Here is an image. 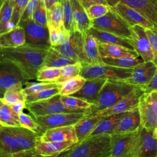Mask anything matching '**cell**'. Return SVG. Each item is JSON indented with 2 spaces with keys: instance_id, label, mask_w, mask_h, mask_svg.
<instances>
[{
  "instance_id": "cell-27",
  "label": "cell",
  "mask_w": 157,
  "mask_h": 157,
  "mask_svg": "<svg viewBox=\"0 0 157 157\" xmlns=\"http://www.w3.org/2000/svg\"><path fill=\"white\" fill-rule=\"evenodd\" d=\"M103 117L96 113H90L74 124L78 142L87 138Z\"/></svg>"
},
{
  "instance_id": "cell-2",
  "label": "cell",
  "mask_w": 157,
  "mask_h": 157,
  "mask_svg": "<svg viewBox=\"0 0 157 157\" xmlns=\"http://www.w3.org/2000/svg\"><path fill=\"white\" fill-rule=\"evenodd\" d=\"M136 87L123 80L107 79L103 85L98 99L88 109L90 113L106 109L123 99Z\"/></svg>"
},
{
  "instance_id": "cell-4",
  "label": "cell",
  "mask_w": 157,
  "mask_h": 157,
  "mask_svg": "<svg viewBox=\"0 0 157 157\" xmlns=\"http://www.w3.org/2000/svg\"><path fill=\"white\" fill-rule=\"evenodd\" d=\"M80 75L86 80L105 78L109 80H125L130 77L132 68H121L103 64H91L81 63Z\"/></svg>"
},
{
  "instance_id": "cell-36",
  "label": "cell",
  "mask_w": 157,
  "mask_h": 157,
  "mask_svg": "<svg viewBox=\"0 0 157 157\" xmlns=\"http://www.w3.org/2000/svg\"><path fill=\"white\" fill-rule=\"evenodd\" d=\"M104 63L121 68H132L136 66L145 62L140 57L123 58H102Z\"/></svg>"
},
{
  "instance_id": "cell-33",
  "label": "cell",
  "mask_w": 157,
  "mask_h": 157,
  "mask_svg": "<svg viewBox=\"0 0 157 157\" xmlns=\"http://www.w3.org/2000/svg\"><path fill=\"white\" fill-rule=\"evenodd\" d=\"M0 124L2 127L20 126L18 114L10 106L0 101Z\"/></svg>"
},
{
  "instance_id": "cell-50",
  "label": "cell",
  "mask_w": 157,
  "mask_h": 157,
  "mask_svg": "<svg viewBox=\"0 0 157 157\" xmlns=\"http://www.w3.org/2000/svg\"><path fill=\"white\" fill-rule=\"evenodd\" d=\"M145 32L149 39L153 53V62L157 66V29L156 28H145Z\"/></svg>"
},
{
  "instance_id": "cell-59",
  "label": "cell",
  "mask_w": 157,
  "mask_h": 157,
  "mask_svg": "<svg viewBox=\"0 0 157 157\" xmlns=\"http://www.w3.org/2000/svg\"><path fill=\"white\" fill-rule=\"evenodd\" d=\"M152 132H153V136L157 139V126L153 129V131Z\"/></svg>"
},
{
  "instance_id": "cell-61",
  "label": "cell",
  "mask_w": 157,
  "mask_h": 157,
  "mask_svg": "<svg viewBox=\"0 0 157 157\" xmlns=\"http://www.w3.org/2000/svg\"><path fill=\"white\" fill-rule=\"evenodd\" d=\"M111 157H114V156H111Z\"/></svg>"
},
{
  "instance_id": "cell-8",
  "label": "cell",
  "mask_w": 157,
  "mask_h": 157,
  "mask_svg": "<svg viewBox=\"0 0 157 157\" xmlns=\"http://www.w3.org/2000/svg\"><path fill=\"white\" fill-rule=\"evenodd\" d=\"M29 81L21 69L12 61L0 58L1 96L8 89L17 85H25Z\"/></svg>"
},
{
  "instance_id": "cell-24",
  "label": "cell",
  "mask_w": 157,
  "mask_h": 157,
  "mask_svg": "<svg viewBox=\"0 0 157 157\" xmlns=\"http://www.w3.org/2000/svg\"><path fill=\"white\" fill-rule=\"evenodd\" d=\"M83 63L91 64L104 63L100 54L98 42L93 36L88 33L83 34Z\"/></svg>"
},
{
  "instance_id": "cell-43",
  "label": "cell",
  "mask_w": 157,
  "mask_h": 157,
  "mask_svg": "<svg viewBox=\"0 0 157 157\" xmlns=\"http://www.w3.org/2000/svg\"><path fill=\"white\" fill-rule=\"evenodd\" d=\"M47 26L49 31V39L51 47L60 45L66 39L69 32L64 28L56 27L50 25Z\"/></svg>"
},
{
  "instance_id": "cell-30",
  "label": "cell",
  "mask_w": 157,
  "mask_h": 157,
  "mask_svg": "<svg viewBox=\"0 0 157 157\" xmlns=\"http://www.w3.org/2000/svg\"><path fill=\"white\" fill-rule=\"evenodd\" d=\"M126 113V112H125ZM125 113L104 117L98 123L94 129L89 136L97 135H110L113 134L114 130ZM88 136V137H89Z\"/></svg>"
},
{
  "instance_id": "cell-54",
  "label": "cell",
  "mask_w": 157,
  "mask_h": 157,
  "mask_svg": "<svg viewBox=\"0 0 157 157\" xmlns=\"http://www.w3.org/2000/svg\"><path fill=\"white\" fill-rule=\"evenodd\" d=\"M82 6L85 9V10L88 8L90 6L97 4H103L109 5L107 0H78Z\"/></svg>"
},
{
  "instance_id": "cell-9",
  "label": "cell",
  "mask_w": 157,
  "mask_h": 157,
  "mask_svg": "<svg viewBox=\"0 0 157 157\" xmlns=\"http://www.w3.org/2000/svg\"><path fill=\"white\" fill-rule=\"evenodd\" d=\"M88 114H90V112L61 113L46 116L35 117L34 118L39 124V129L38 134L40 136L48 129L75 124Z\"/></svg>"
},
{
  "instance_id": "cell-35",
  "label": "cell",
  "mask_w": 157,
  "mask_h": 157,
  "mask_svg": "<svg viewBox=\"0 0 157 157\" xmlns=\"http://www.w3.org/2000/svg\"><path fill=\"white\" fill-rule=\"evenodd\" d=\"M21 150L15 138L11 134L1 126L0 128V151L13 154Z\"/></svg>"
},
{
  "instance_id": "cell-44",
  "label": "cell",
  "mask_w": 157,
  "mask_h": 157,
  "mask_svg": "<svg viewBox=\"0 0 157 157\" xmlns=\"http://www.w3.org/2000/svg\"><path fill=\"white\" fill-rule=\"evenodd\" d=\"M63 10V25L65 29L69 32L74 31L72 9L70 0H63L61 1Z\"/></svg>"
},
{
  "instance_id": "cell-32",
  "label": "cell",
  "mask_w": 157,
  "mask_h": 157,
  "mask_svg": "<svg viewBox=\"0 0 157 157\" xmlns=\"http://www.w3.org/2000/svg\"><path fill=\"white\" fill-rule=\"evenodd\" d=\"M75 63L77 62L62 55L52 47H50L46 55L44 66L61 68L66 65L74 64Z\"/></svg>"
},
{
  "instance_id": "cell-19",
  "label": "cell",
  "mask_w": 157,
  "mask_h": 157,
  "mask_svg": "<svg viewBox=\"0 0 157 157\" xmlns=\"http://www.w3.org/2000/svg\"><path fill=\"white\" fill-rule=\"evenodd\" d=\"M3 128L12 135L21 150H34L36 140L39 136L37 132L21 126Z\"/></svg>"
},
{
  "instance_id": "cell-42",
  "label": "cell",
  "mask_w": 157,
  "mask_h": 157,
  "mask_svg": "<svg viewBox=\"0 0 157 157\" xmlns=\"http://www.w3.org/2000/svg\"><path fill=\"white\" fill-rule=\"evenodd\" d=\"M61 101L66 107L74 109L86 110L93 105L88 101L73 95L61 96Z\"/></svg>"
},
{
  "instance_id": "cell-21",
  "label": "cell",
  "mask_w": 157,
  "mask_h": 157,
  "mask_svg": "<svg viewBox=\"0 0 157 157\" xmlns=\"http://www.w3.org/2000/svg\"><path fill=\"white\" fill-rule=\"evenodd\" d=\"M70 1L72 9L74 31L84 34L93 27L92 20L89 18L85 9L78 0Z\"/></svg>"
},
{
  "instance_id": "cell-46",
  "label": "cell",
  "mask_w": 157,
  "mask_h": 157,
  "mask_svg": "<svg viewBox=\"0 0 157 157\" xmlns=\"http://www.w3.org/2000/svg\"><path fill=\"white\" fill-rule=\"evenodd\" d=\"M34 22L44 26H47V11L44 0H40L39 2L33 12L31 17Z\"/></svg>"
},
{
  "instance_id": "cell-23",
  "label": "cell",
  "mask_w": 157,
  "mask_h": 157,
  "mask_svg": "<svg viewBox=\"0 0 157 157\" xmlns=\"http://www.w3.org/2000/svg\"><path fill=\"white\" fill-rule=\"evenodd\" d=\"M134 157H157V139L152 131L142 128L140 144Z\"/></svg>"
},
{
  "instance_id": "cell-39",
  "label": "cell",
  "mask_w": 157,
  "mask_h": 157,
  "mask_svg": "<svg viewBox=\"0 0 157 157\" xmlns=\"http://www.w3.org/2000/svg\"><path fill=\"white\" fill-rule=\"evenodd\" d=\"M60 75V68L43 66L37 73L36 80L42 82L56 83Z\"/></svg>"
},
{
  "instance_id": "cell-31",
  "label": "cell",
  "mask_w": 157,
  "mask_h": 157,
  "mask_svg": "<svg viewBox=\"0 0 157 157\" xmlns=\"http://www.w3.org/2000/svg\"><path fill=\"white\" fill-rule=\"evenodd\" d=\"M15 0H1L0 34L13 28L11 20L13 12Z\"/></svg>"
},
{
  "instance_id": "cell-34",
  "label": "cell",
  "mask_w": 157,
  "mask_h": 157,
  "mask_svg": "<svg viewBox=\"0 0 157 157\" xmlns=\"http://www.w3.org/2000/svg\"><path fill=\"white\" fill-rule=\"evenodd\" d=\"M23 86V85L20 84L8 89L1 97L0 101L8 105L20 101L26 102V94Z\"/></svg>"
},
{
  "instance_id": "cell-52",
  "label": "cell",
  "mask_w": 157,
  "mask_h": 157,
  "mask_svg": "<svg viewBox=\"0 0 157 157\" xmlns=\"http://www.w3.org/2000/svg\"><path fill=\"white\" fill-rule=\"evenodd\" d=\"M144 93H148L152 91H157V69L156 73L151 81L145 85L141 87Z\"/></svg>"
},
{
  "instance_id": "cell-14",
  "label": "cell",
  "mask_w": 157,
  "mask_h": 157,
  "mask_svg": "<svg viewBox=\"0 0 157 157\" xmlns=\"http://www.w3.org/2000/svg\"><path fill=\"white\" fill-rule=\"evenodd\" d=\"M130 29L131 36L129 40L139 56L145 62L153 61V53L145 28L140 25H135L131 26Z\"/></svg>"
},
{
  "instance_id": "cell-10",
  "label": "cell",
  "mask_w": 157,
  "mask_h": 157,
  "mask_svg": "<svg viewBox=\"0 0 157 157\" xmlns=\"http://www.w3.org/2000/svg\"><path fill=\"white\" fill-rule=\"evenodd\" d=\"M138 107L142 126L153 131L157 126V91L144 93Z\"/></svg>"
},
{
  "instance_id": "cell-3",
  "label": "cell",
  "mask_w": 157,
  "mask_h": 157,
  "mask_svg": "<svg viewBox=\"0 0 157 157\" xmlns=\"http://www.w3.org/2000/svg\"><path fill=\"white\" fill-rule=\"evenodd\" d=\"M111 136H89L78 142L67 157H111Z\"/></svg>"
},
{
  "instance_id": "cell-29",
  "label": "cell",
  "mask_w": 157,
  "mask_h": 157,
  "mask_svg": "<svg viewBox=\"0 0 157 157\" xmlns=\"http://www.w3.org/2000/svg\"><path fill=\"white\" fill-rule=\"evenodd\" d=\"M101 56L102 58H123L139 57V55L134 50H131L120 45L98 42Z\"/></svg>"
},
{
  "instance_id": "cell-15",
  "label": "cell",
  "mask_w": 157,
  "mask_h": 157,
  "mask_svg": "<svg viewBox=\"0 0 157 157\" xmlns=\"http://www.w3.org/2000/svg\"><path fill=\"white\" fill-rule=\"evenodd\" d=\"M107 2L111 7L121 2L134 9L157 29V0H107Z\"/></svg>"
},
{
  "instance_id": "cell-11",
  "label": "cell",
  "mask_w": 157,
  "mask_h": 157,
  "mask_svg": "<svg viewBox=\"0 0 157 157\" xmlns=\"http://www.w3.org/2000/svg\"><path fill=\"white\" fill-rule=\"evenodd\" d=\"M83 34L78 31H72L69 33L66 39L60 45L52 47L75 62L83 63Z\"/></svg>"
},
{
  "instance_id": "cell-28",
  "label": "cell",
  "mask_w": 157,
  "mask_h": 157,
  "mask_svg": "<svg viewBox=\"0 0 157 157\" xmlns=\"http://www.w3.org/2000/svg\"><path fill=\"white\" fill-rule=\"evenodd\" d=\"M87 33L93 36L98 42L118 45L131 50H134L129 39L122 37L116 34L96 29L94 27H91Z\"/></svg>"
},
{
  "instance_id": "cell-7",
  "label": "cell",
  "mask_w": 157,
  "mask_h": 157,
  "mask_svg": "<svg viewBox=\"0 0 157 157\" xmlns=\"http://www.w3.org/2000/svg\"><path fill=\"white\" fill-rule=\"evenodd\" d=\"M93 27L130 39L131 26L111 9L105 15L92 20Z\"/></svg>"
},
{
  "instance_id": "cell-37",
  "label": "cell",
  "mask_w": 157,
  "mask_h": 157,
  "mask_svg": "<svg viewBox=\"0 0 157 157\" xmlns=\"http://www.w3.org/2000/svg\"><path fill=\"white\" fill-rule=\"evenodd\" d=\"M86 79L81 75H77L62 83L59 92L60 96L73 95L78 92L84 85Z\"/></svg>"
},
{
  "instance_id": "cell-45",
  "label": "cell",
  "mask_w": 157,
  "mask_h": 157,
  "mask_svg": "<svg viewBox=\"0 0 157 157\" xmlns=\"http://www.w3.org/2000/svg\"><path fill=\"white\" fill-rule=\"evenodd\" d=\"M59 83H50V82H27L25 85L24 90L25 92L27 95L34 94L37 92H39L40 91H42L44 90L49 88H53L55 87L58 85H59Z\"/></svg>"
},
{
  "instance_id": "cell-5",
  "label": "cell",
  "mask_w": 157,
  "mask_h": 157,
  "mask_svg": "<svg viewBox=\"0 0 157 157\" xmlns=\"http://www.w3.org/2000/svg\"><path fill=\"white\" fill-rule=\"evenodd\" d=\"M26 109L28 110L33 117L61 113H82L90 112L88 109H74L66 107L61 101V96L59 94L40 101L26 102Z\"/></svg>"
},
{
  "instance_id": "cell-20",
  "label": "cell",
  "mask_w": 157,
  "mask_h": 157,
  "mask_svg": "<svg viewBox=\"0 0 157 157\" xmlns=\"http://www.w3.org/2000/svg\"><path fill=\"white\" fill-rule=\"evenodd\" d=\"M142 128L139 107L126 112L118 123L113 134H128L139 131Z\"/></svg>"
},
{
  "instance_id": "cell-1",
  "label": "cell",
  "mask_w": 157,
  "mask_h": 157,
  "mask_svg": "<svg viewBox=\"0 0 157 157\" xmlns=\"http://www.w3.org/2000/svg\"><path fill=\"white\" fill-rule=\"evenodd\" d=\"M51 46L25 44L13 48H0V58L16 64L29 80H36L39 69L44 66V60Z\"/></svg>"
},
{
  "instance_id": "cell-51",
  "label": "cell",
  "mask_w": 157,
  "mask_h": 157,
  "mask_svg": "<svg viewBox=\"0 0 157 157\" xmlns=\"http://www.w3.org/2000/svg\"><path fill=\"white\" fill-rule=\"evenodd\" d=\"M40 0H29L25 12L22 15L21 20H26L28 19H31L32 15L34 10H36ZM20 20V21H21Z\"/></svg>"
},
{
  "instance_id": "cell-38",
  "label": "cell",
  "mask_w": 157,
  "mask_h": 157,
  "mask_svg": "<svg viewBox=\"0 0 157 157\" xmlns=\"http://www.w3.org/2000/svg\"><path fill=\"white\" fill-rule=\"evenodd\" d=\"M47 11L48 25L56 27L64 28L63 25V10L61 2H56Z\"/></svg>"
},
{
  "instance_id": "cell-48",
  "label": "cell",
  "mask_w": 157,
  "mask_h": 157,
  "mask_svg": "<svg viewBox=\"0 0 157 157\" xmlns=\"http://www.w3.org/2000/svg\"><path fill=\"white\" fill-rule=\"evenodd\" d=\"M110 7L109 5L97 4L90 6L86 9V11L89 18L93 20L105 15L110 11Z\"/></svg>"
},
{
  "instance_id": "cell-25",
  "label": "cell",
  "mask_w": 157,
  "mask_h": 157,
  "mask_svg": "<svg viewBox=\"0 0 157 157\" xmlns=\"http://www.w3.org/2000/svg\"><path fill=\"white\" fill-rule=\"evenodd\" d=\"M107 80L105 78L86 80L83 87L73 96L83 99L93 104L98 99L100 91Z\"/></svg>"
},
{
  "instance_id": "cell-53",
  "label": "cell",
  "mask_w": 157,
  "mask_h": 157,
  "mask_svg": "<svg viewBox=\"0 0 157 157\" xmlns=\"http://www.w3.org/2000/svg\"><path fill=\"white\" fill-rule=\"evenodd\" d=\"M34 150H21L12 154V157H36Z\"/></svg>"
},
{
  "instance_id": "cell-58",
  "label": "cell",
  "mask_w": 157,
  "mask_h": 157,
  "mask_svg": "<svg viewBox=\"0 0 157 157\" xmlns=\"http://www.w3.org/2000/svg\"><path fill=\"white\" fill-rule=\"evenodd\" d=\"M0 157H12V154L6 153L2 151H0Z\"/></svg>"
},
{
  "instance_id": "cell-40",
  "label": "cell",
  "mask_w": 157,
  "mask_h": 157,
  "mask_svg": "<svg viewBox=\"0 0 157 157\" xmlns=\"http://www.w3.org/2000/svg\"><path fill=\"white\" fill-rule=\"evenodd\" d=\"M81 67L82 64L80 62H77L74 64H68L61 67L60 68L61 75L56 81V83L62 84L69 79L80 75Z\"/></svg>"
},
{
  "instance_id": "cell-41",
  "label": "cell",
  "mask_w": 157,
  "mask_h": 157,
  "mask_svg": "<svg viewBox=\"0 0 157 157\" xmlns=\"http://www.w3.org/2000/svg\"><path fill=\"white\" fill-rule=\"evenodd\" d=\"M62 87V84H59V85L53 87L49 88L39 92L29 94L26 96V102H33L40 101L43 100H45L49 98H51L59 94V92L61 91Z\"/></svg>"
},
{
  "instance_id": "cell-47",
  "label": "cell",
  "mask_w": 157,
  "mask_h": 157,
  "mask_svg": "<svg viewBox=\"0 0 157 157\" xmlns=\"http://www.w3.org/2000/svg\"><path fill=\"white\" fill-rule=\"evenodd\" d=\"M29 1V0H15L13 12L11 20V25L13 28L19 25Z\"/></svg>"
},
{
  "instance_id": "cell-56",
  "label": "cell",
  "mask_w": 157,
  "mask_h": 157,
  "mask_svg": "<svg viewBox=\"0 0 157 157\" xmlns=\"http://www.w3.org/2000/svg\"><path fill=\"white\" fill-rule=\"evenodd\" d=\"M72 148L67 150L66 151H64L60 153L55 155H52V156H42V155H37V156L36 157H67L69 154L71 152Z\"/></svg>"
},
{
  "instance_id": "cell-16",
  "label": "cell",
  "mask_w": 157,
  "mask_h": 157,
  "mask_svg": "<svg viewBox=\"0 0 157 157\" xmlns=\"http://www.w3.org/2000/svg\"><path fill=\"white\" fill-rule=\"evenodd\" d=\"M156 69L157 66L153 61L144 62L132 67L130 77L123 81L141 88L151 81Z\"/></svg>"
},
{
  "instance_id": "cell-60",
  "label": "cell",
  "mask_w": 157,
  "mask_h": 157,
  "mask_svg": "<svg viewBox=\"0 0 157 157\" xmlns=\"http://www.w3.org/2000/svg\"><path fill=\"white\" fill-rule=\"evenodd\" d=\"M63 0H56V2H61Z\"/></svg>"
},
{
  "instance_id": "cell-57",
  "label": "cell",
  "mask_w": 157,
  "mask_h": 157,
  "mask_svg": "<svg viewBox=\"0 0 157 157\" xmlns=\"http://www.w3.org/2000/svg\"><path fill=\"white\" fill-rule=\"evenodd\" d=\"M44 2L45 4L47 10H48L50 9L56 2V0H44Z\"/></svg>"
},
{
  "instance_id": "cell-18",
  "label": "cell",
  "mask_w": 157,
  "mask_h": 157,
  "mask_svg": "<svg viewBox=\"0 0 157 157\" xmlns=\"http://www.w3.org/2000/svg\"><path fill=\"white\" fill-rule=\"evenodd\" d=\"M43 142H66L78 143L74 124L47 129L39 136Z\"/></svg>"
},
{
  "instance_id": "cell-22",
  "label": "cell",
  "mask_w": 157,
  "mask_h": 157,
  "mask_svg": "<svg viewBox=\"0 0 157 157\" xmlns=\"http://www.w3.org/2000/svg\"><path fill=\"white\" fill-rule=\"evenodd\" d=\"M77 144V143L71 141L43 142L38 137L36 140L34 150L37 155L42 156H52L72 148Z\"/></svg>"
},
{
  "instance_id": "cell-17",
  "label": "cell",
  "mask_w": 157,
  "mask_h": 157,
  "mask_svg": "<svg viewBox=\"0 0 157 157\" xmlns=\"http://www.w3.org/2000/svg\"><path fill=\"white\" fill-rule=\"evenodd\" d=\"M110 7L112 10L117 13L130 26L140 25L145 28H155L153 25L140 12L126 4L118 2L116 5Z\"/></svg>"
},
{
  "instance_id": "cell-26",
  "label": "cell",
  "mask_w": 157,
  "mask_h": 157,
  "mask_svg": "<svg viewBox=\"0 0 157 157\" xmlns=\"http://www.w3.org/2000/svg\"><path fill=\"white\" fill-rule=\"evenodd\" d=\"M26 44L25 31L20 25L0 34V48H13Z\"/></svg>"
},
{
  "instance_id": "cell-55",
  "label": "cell",
  "mask_w": 157,
  "mask_h": 157,
  "mask_svg": "<svg viewBox=\"0 0 157 157\" xmlns=\"http://www.w3.org/2000/svg\"><path fill=\"white\" fill-rule=\"evenodd\" d=\"M10 107L12 109V110L17 113V114H19L21 112H23V110L26 109V101H20L15 102L14 104H12L11 105H9Z\"/></svg>"
},
{
  "instance_id": "cell-6",
  "label": "cell",
  "mask_w": 157,
  "mask_h": 157,
  "mask_svg": "<svg viewBox=\"0 0 157 157\" xmlns=\"http://www.w3.org/2000/svg\"><path fill=\"white\" fill-rule=\"evenodd\" d=\"M141 129L132 133L112 134V156L134 157L140 144Z\"/></svg>"
},
{
  "instance_id": "cell-13",
  "label": "cell",
  "mask_w": 157,
  "mask_h": 157,
  "mask_svg": "<svg viewBox=\"0 0 157 157\" xmlns=\"http://www.w3.org/2000/svg\"><path fill=\"white\" fill-rule=\"evenodd\" d=\"M19 25L25 29L26 44L51 46L48 26L39 25L34 22L32 19L21 20Z\"/></svg>"
},
{
  "instance_id": "cell-49",
  "label": "cell",
  "mask_w": 157,
  "mask_h": 157,
  "mask_svg": "<svg viewBox=\"0 0 157 157\" xmlns=\"http://www.w3.org/2000/svg\"><path fill=\"white\" fill-rule=\"evenodd\" d=\"M18 117L20 126L35 131L37 133L39 132V124L36 121L33 117H32L31 115H28L23 112L18 114Z\"/></svg>"
},
{
  "instance_id": "cell-12",
  "label": "cell",
  "mask_w": 157,
  "mask_h": 157,
  "mask_svg": "<svg viewBox=\"0 0 157 157\" xmlns=\"http://www.w3.org/2000/svg\"><path fill=\"white\" fill-rule=\"evenodd\" d=\"M144 94V92L140 87H136L132 92L112 106L94 113L104 117L133 110L139 107L140 98Z\"/></svg>"
}]
</instances>
